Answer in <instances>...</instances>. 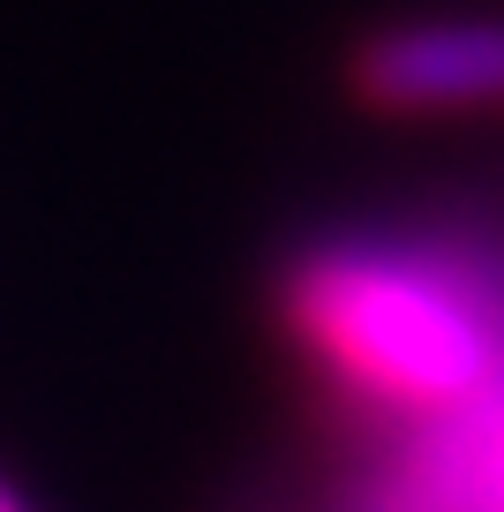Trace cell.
<instances>
[{"label":"cell","mask_w":504,"mask_h":512,"mask_svg":"<svg viewBox=\"0 0 504 512\" xmlns=\"http://www.w3.org/2000/svg\"><path fill=\"white\" fill-rule=\"evenodd\" d=\"M279 347L347 430L414 437L504 384V272L444 234H316L271 272Z\"/></svg>","instance_id":"cell-1"},{"label":"cell","mask_w":504,"mask_h":512,"mask_svg":"<svg viewBox=\"0 0 504 512\" xmlns=\"http://www.w3.org/2000/svg\"><path fill=\"white\" fill-rule=\"evenodd\" d=\"M354 512H504V384L467 415L399 437Z\"/></svg>","instance_id":"cell-3"},{"label":"cell","mask_w":504,"mask_h":512,"mask_svg":"<svg viewBox=\"0 0 504 512\" xmlns=\"http://www.w3.org/2000/svg\"><path fill=\"white\" fill-rule=\"evenodd\" d=\"M0 512H38V505H31V497H23L16 482H8V475H0Z\"/></svg>","instance_id":"cell-4"},{"label":"cell","mask_w":504,"mask_h":512,"mask_svg":"<svg viewBox=\"0 0 504 512\" xmlns=\"http://www.w3.org/2000/svg\"><path fill=\"white\" fill-rule=\"evenodd\" d=\"M339 83L377 121L504 113V16H384L347 46Z\"/></svg>","instance_id":"cell-2"}]
</instances>
